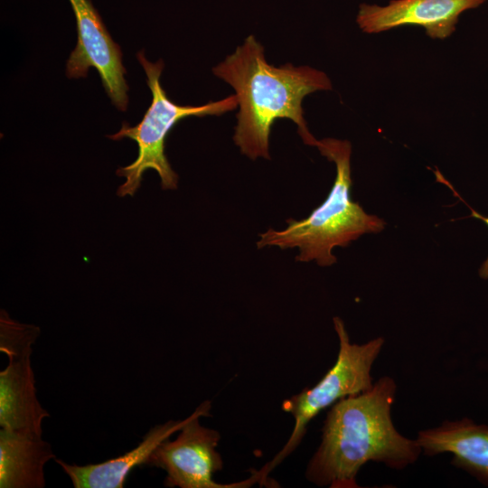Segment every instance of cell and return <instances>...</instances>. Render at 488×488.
Instances as JSON below:
<instances>
[{"instance_id":"obj_1","label":"cell","mask_w":488,"mask_h":488,"mask_svg":"<svg viewBox=\"0 0 488 488\" xmlns=\"http://www.w3.org/2000/svg\"><path fill=\"white\" fill-rule=\"evenodd\" d=\"M396 391L394 380L383 376L370 389L333 405L306 469L308 481L330 488H357V474L370 461L401 470L418 460L422 449L417 440L402 436L392 422Z\"/></svg>"},{"instance_id":"obj_2","label":"cell","mask_w":488,"mask_h":488,"mask_svg":"<svg viewBox=\"0 0 488 488\" xmlns=\"http://www.w3.org/2000/svg\"><path fill=\"white\" fill-rule=\"evenodd\" d=\"M212 71L235 89L239 110L233 140L242 154L250 159H269V134L279 118L295 122L304 143L315 145L317 139L308 130L302 103L310 93L332 89L324 71L291 63L269 64L263 46L253 35Z\"/></svg>"},{"instance_id":"obj_3","label":"cell","mask_w":488,"mask_h":488,"mask_svg":"<svg viewBox=\"0 0 488 488\" xmlns=\"http://www.w3.org/2000/svg\"><path fill=\"white\" fill-rule=\"evenodd\" d=\"M314 146L336 166L335 180L327 198L307 218L289 220L286 229H269L260 234L257 246H277L282 249L296 247L297 261L315 260L319 266L327 267L336 262L332 253L334 247H345L365 233L380 232L385 221L366 213L351 199V143L324 138L317 140Z\"/></svg>"},{"instance_id":"obj_4","label":"cell","mask_w":488,"mask_h":488,"mask_svg":"<svg viewBox=\"0 0 488 488\" xmlns=\"http://www.w3.org/2000/svg\"><path fill=\"white\" fill-rule=\"evenodd\" d=\"M136 58L146 74V82L152 92V102L137 125L131 127L128 123L123 122L117 133L108 136L115 141L130 138L138 146L136 159L132 164L117 170V175L126 178L125 183L117 191V194L120 197L133 196L141 185L144 173L148 169L157 172L164 190L176 189L178 175L172 169L164 154L165 138L172 128L187 117L219 116L238 107L235 95L202 106L178 105L169 99L161 86L160 76L164 70V61L162 60L156 62L149 61L144 51L138 52Z\"/></svg>"},{"instance_id":"obj_5","label":"cell","mask_w":488,"mask_h":488,"mask_svg":"<svg viewBox=\"0 0 488 488\" xmlns=\"http://www.w3.org/2000/svg\"><path fill=\"white\" fill-rule=\"evenodd\" d=\"M333 321L339 339L336 361L317 384L284 400L282 408L293 416L294 427L281 451L260 470L264 480L296 448L310 421L323 409L347 396L366 391L373 385L371 371L383 347L384 338L378 337L363 344L352 343L343 320L333 317Z\"/></svg>"},{"instance_id":"obj_6","label":"cell","mask_w":488,"mask_h":488,"mask_svg":"<svg viewBox=\"0 0 488 488\" xmlns=\"http://www.w3.org/2000/svg\"><path fill=\"white\" fill-rule=\"evenodd\" d=\"M40 329L9 316L1 320L0 350L8 358L0 372V427L32 436H42V421L49 417L36 396L32 367L33 345Z\"/></svg>"},{"instance_id":"obj_7","label":"cell","mask_w":488,"mask_h":488,"mask_svg":"<svg viewBox=\"0 0 488 488\" xmlns=\"http://www.w3.org/2000/svg\"><path fill=\"white\" fill-rule=\"evenodd\" d=\"M210 401L202 402L189 417L174 440L162 442L150 456L147 465L166 473L164 485L180 488H239L259 481L258 473L239 483L223 484L213 480L223 462L216 450L221 439L218 431L201 425L200 418L209 415Z\"/></svg>"},{"instance_id":"obj_8","label":"cell","mask_w":488,"mask_h":488,"mask_svg":"<svg viewBox=\"0 0 488 488\" xmlns=\"http://www.w3.org/2000/svg\"><path fill=\"white\" fill-rule=\"evenodd\" d=\"M69 1L76 18L78 41L67 61V77H86L89 68L96 69L112 104L126 111L128 86L119 45L111 38L90 0Z\"/></svg>"},{"instance_id":"obj_9","label":"cell","mask_w":488,"mask_h":488,"mask_svg":"<svg viewBox=\"0 0 488 488\" xmlns=\"http://www.w3.org/2000/svg\"><path fill=\"white\" fill-rule=\"evenodd\" d=\"M487 0H391L386 5L362 3L356 23L365 33H380L400 26H420L432 39L444 40L456 29L460 15Z\"/></svg>"},{"instance_id":"obj_10","label":"cell","mask_w":488,"mask_h":488,"mask_svg":"<svg viewBox=\"0 0 488 488\" xmlns=\"http://www.w3.org/2000/svg\"><path fill=\"white\" fill-rule=\"evenodd\" d=\"M418 444L427 456L443 453L453 455L451 463L488 485V426L470 418L444 421L418 432Z\"/></svg>"},{"instance_id":"obj_11","label":"cell","mask_w":488,"mask_h":488,"mask_svg":"<svg viewBox=\"0 0 488 488\" xmlns=\"http://www.w3.org/2000/svg\"><path fill=\"white\" fill-rule=\"evenodd\" d=\"M186 421L187 418L155 426L136 447L101 463L77 465L61 459L55 461L70 477L75 488H123L128 474L136 467L147 465L158 446L178 432Z\"/></svg>"},{"instance_id":"obj_12","label":"cell","mask_w":488,"mask_h":488,"mask_svg":"<svg viewBox=\"0 0 488 488\" xmlns=\"http://www.w3.org/2000/svg\"><path fill=\"white\" fill-rule=\"evenodd\" d=\"M55 458L42 436L0 430V487L42 488L44 465Z\"/></svg>"},{"instance_id":"obj_13","label":"cell","mask_w":488,"mask_h":488,"mask_svg":"<svg viewBox=\"0 0 488 488\" xmlns=\"http://www.w3.org/2000/svg\"><path fill=\"white\" fill-rule=\"evenodd\" d=\"M469 209L472 211V216L473 217L480 219L481 221H483L488 226V217H484V216L481 215L480 213H478L477 211L473 210L471 207H469ZM479 275H480V277L482 278L488 279V258L485 259V261L481 266V267L479 269Z\"/></svg>"}]
</instances>
